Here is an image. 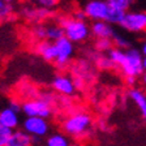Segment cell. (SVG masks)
<instances>
[{"label": "cell", "mask_w": 146, "mask_h": 146, "mask_svg": "<svg viewBox=\"0 0 146 146\" xmlns=\"http://www.w3.org/2000/svg\"><path fill=\"white\" fill-rule=\"evenodd\" d=\"M110 59L121 70L124 76H141L145 69H143V55L137 48H119L113 46L112 48L107 52Z\"/></svg>", "instance_id": "6da1fadb"}, {"label": "cell", "mask_w": 146, "mask_h": 146, "mask_svg": "<svg viewBox=\"0 0 146 146\" xmlns=\"http://www.w3.org/2000/svg\"><path fill=\"white\" fill-rule=\"evenodd\" d=\"M63 131L67 136L81 138L89 133L91 128V117L86 112H74L63 121Z\"/></svg>", "instance_id": "7a4b0ae2"}, {"label": "cell", "mask_w": 146, "mask_h": 146, "mask_svg": "<svg viewBox=\"0 0 146 146\" xmlns=\"http://www.w3.org/2000/svg\"><path fill=\"white\" fill-rule=\"evenodd\" d=\"M60 25L64 27L65 36L73 43L84 42L91 34V27L85 20H78L76 17H61Z\"/></svg>", "instance_id": "3957f363"}, {"label": "cell", "mask_w": 146, "mask_h": 146, "mask_svg": "<svg viewBox=\"0 0 146 146\" xmlns=\"http://www.w3.org/2000/svg\"><path fill=\"white\" fill-rule=\"evenodd\" d=\"M111 9H112V5H110L107 0H91L85 5L84 11L89 20L108 22Z\"/></svg>", "instance_id": "277c9868"}, {"label": "cell", "mask_w": 146, "mask_h": 146, "mask_svg": "<svg viewBox=\"0 0 146 146\" xmlns=\"http://www.w3.org/2000/svg\"><path fill=\"white\" fill-rule=\"evenodd\" d=\"M22 112L25 113V116H40L48 119L52 113L51 103L46 102L42 98L27 99L22 103Z\"/></svg>", "instance_id": "5b68a950"}, {"label": "cell", "mask_w": 146, "mask_h": 146, "mask_svg": "<svg viewBox=\"0 0 146 146\" xmlns=\"http://www.w3.org/2000/svg\"><path fill=\"white\" fill-rule=\"evenodd\" d=\"M123 29L129 33H145L146 31V13L141 11L127 12L120 24Z\"/></svg>", "instance_id": "8992f818"}, {"label": "cell", "mask_w": 146, "mask_h": 146, "mask_svg": "<svg viewBox=\"0 0 146 146\" xmlns=\"http://www.w3.org/2000/svg\"><path fill=\"white\" fill-rule=\"evenodd\" d=\"M22 129L33 137H44L50 131V124L46 117L40 116H26L22 121Z\"/></svg>", "instance_id": "52a82bcc"}, {"label": "cell", "mask_w": 146, "mask_h": 146, "mask_svg": "<svg viewBox=\"0 0 146 146\" xmlns=\"http://www.w3.org/2000/svg\"><path fill=\"white\" fill-rule=\"evenodd\" d=\"M55 46H56V52H58L55 64L59 68H65L74 54V44L67 36H63L55 42Z\"/></svg>", "instance_id": "ba28073f"}, {"label": "cell", "mask_w": 146, "mask_h": 146, "mask_svg": "<svg viewBox=\"0 0 146 146\" xmlns=\"http://www.w3.org/2000/svg\"><path fill=\"white\" fill-rule=\"evenodd\" d=\"M51 86L54 88V90L56 93L61 95H65V97H70V95L74 94L76 88H74V84H73V78L68 76H56L51 82Z\"/></svg>", "instance_id": "9c48e42d"}, {"label": "cell", "mask_w": 146, "mask_h": 146, "mask_svg": "<svg viewBox=\"0 0 146 146\" xmlns=\"http://www.w3.org/2000/svg\"><path fill=\"white\" fill-rule=\"evenodd\" d=\"M35 51H36V54L39 55L42 59H44L46 61H54L55 63L56 56H58L55 42H51V40H48V39L39 40V43H38L35 47Z\"/></svg>", "instance_id": "30bf717a"}, {"label": "cell", "mask_w": 146, "mask_h": 146, "mask_svg": "<svg viewBox=\"0 0 146 146\" xmlns=\"http://www.w3.org/2000/svg\"><path fill=\"white\" fill-rule=\"evenodd\" d=\"M91 34L99 39V38H111L115 35L116 31L113 30L112 24H110L107 21H94L91 25Z\"/></svg>", "instance_id": "8fae6325"}, {"label": "cell", "mask_w": 146, "mask_h": 146, "mask_svg": "<svg viewBox=\"0 0 146 146\" xmlns=\"http://www.w3.org/2000/svg\"><path fill=\"white\" fill-rule=\"evenodd\" d=\"M34 138L24 129H15L7 146H33Z\"/></svg>", "instance_id": "7c38bea8"}, {"label": "cell", "mask_w": 146, "mask_h": 146, "mask_svg": "<svg viewBox=\"0 0 146 146\" xmlns=\"http://www.w3.org/2000/svg\"><path fill=\"white\" fill-rule=\"evenodd\" d=\"M128 95L132 99V102L137 106V108L141 113V117L146 123V93H143L141 89L132 88L128 93Z\"/></svg>", "instance_id": "4fadbf2b"}, {"label": "cell", "mask_w": 146, "mask_h": 146, "mask_svg": "<svg viewBox=\"0 0 146 146\" xmlns=\"http://www.w3.org/2000/svg\"><path fill=\"white\" fill-rule=\"evenodd\" d=\"M0 124H3L4 127H8L11 129H17L18 124H20V119H18V112H16L15 110L11 107L1 110L0 111Z\"/></svg>", "instance_id": "5bb4252c"}, {"label": "cell", "mask_w": 146, "mask_h": 146, "mask_svg": "<svg viewBox=\"0 0 146 146\" xmlns=\"http://www.w3.org/2000/svg\"><path fill=\"white\" fill-rule=\"evenodd\" d=\"M46 146H70L65 133H52L47 137Z\"/></svg>", "instance_id": "9a60e30c"}, {"label": "cell", "mask_w": 146, "mask_h": 146, "mask_svg": "<svg viewBox=\"0 0 146 146\" xmlns=\"http://www.w3.org/2000/svg\"><path fill=\"white\" fill-rule=\"evenodd\" d=\"M65 36V31L61 25H50L47 26V39L51 42H56L60 38Z\"/></svg>", "instance_id": "2e32d148"}, {"label": "cell", "mask_w": 146, "mask_h": 146, "mask_svg": "<svg viewBox=\"0 0 146 146\" xmlns=\"http://www.w3.org/2000/svg\"><path fill=\"white\" fill-rule=\"evenodd\" d=\"M94 61H95V65H97L99 69H112L115 67V64L112 63V60L110 59L108 55H103V52L95 55L94 56Z\"/></svg>", "instance_id": "e0dca14e"}, {"label": "cell", "mask_w": 146, "mask_h": 146, "mask_svg": "<svg viewBox=\"0 0 146 146\" xmlns=\"http://www.w3.org/2000/svg\"><path fill=\"white\" fill-rule=\"evenodd\" d=\"M113 47V42L111 38H99L97 39V43H95V48L99 52H108Z\"/></svg>", "instance_id": "ac0fdd59"}, {"label": "cell", "mask_w": 146, "mask_h": 146, "mask_svg": "<svg viewBox=\"0 0 146 146\" xmlns=\"http://www.w3.org/2000/svg\"><path fill=\"white\" fill-rule=\"evenodd\" d=\"M112 42H113V46L115 47H119V48H129V46H131V42L125 38L124 35H121V34H117L115 33V35L112 36Z\"/></svg>", "instance_id": "d6986e66"}, {"label": "cell", "mask_w": 146, "mask_h": 146, "mask_svg": "<svg viewBox=\"0 0 146 146\" xmlns=\"http://www.w3.org/2000/svg\"><path fill=\"white\" fill-rule=\"evenodd\" d=\"M13 129L8 127H4L3 124H0V146H7L9 138L12 136Z\"/></svg>", "instance_id": "ffe728a7"}, {"label": "cell", "mask_w": 146, "mask_h": 146, "mask_svg": "<svg viewBox=\"0 0 146 146\" xmlns=\"http://www.w3.org/2000/svg\"><path fill=\"white\" fill-rule=\"evenodd\" d=\"M110 3V5L115 7L117 9H121V11H125L127 12L128 9L131 8V5L133 4L134 0H107Z\"/></svg>", "instance_id": "44dd1931"}, {"label": "cell", "mask_w": 146, "mask_h": 146, "mask_svg": "<svg viewBox=\"0 0 146 146\" xmlns=\"http://www.w3.org/2000/svg\"><path fill=\"white\" fill-rule=\"evenodd\" d=\"M12 13V4H8L4 0H0V21L8 18Z\"/></svg>", "instance_id": "7402d4cb"}, {"label": "cell", "mask_w": 146, "mask_h": 146, "mask_svg": "<svg viewBox=\"0 0 146 146\" xmlns=\"http://www.w3.org/2000/svg\"><path fill=\"white\" fill-rule=\"evenodd\" d=\"M33 35L38 40L47 39V26H44V25H36L33 29Z\"/></svg>", "instance_id": "603a6c76"}, {"label": "cell", "mask_w": 146, "mask_h": 146, "mask_svg": "<svg viewBox=\"0 0 146 146\" xmlns=\"http://www.w3.org/2000/svg\"><path fill=\"white\" fill-rule=\"evenodd\" d=\"M60 0H36V3L39 4L42 8H47V9H51L54 7H56L59 4Z\"/></svg>", "instance_id": "cb8c5ba5"}, {"label": "cell", "mask_w": 146, "mask_h": 146, "mask_svg": "<svg viewBox=\"0 0 146 146\" xmlns=\"http://www.w3.org/2000/svg\"><path fill=\"white\" fill-rule=\"evenodd\" d=\"M73 84H74V88H76V90H81L82 88H84V78H82V76H78L77 74L76 77H73Z\"/></svg>", "instance_id": "d4e9b609"}, {"label": "cell", "mask_w": 146, "mask_h": 146, "mask_svg": "<svg viewBox=\"0 0 146 146\" xmlns=\"http://www.w3.org/2000/svg\"><path fill=\"white\" fill-rule=\"evenodd\" d=\"M8 107H11L12 110H15L16 112H20V111H22V104H20V102H17V100H15V99L9 100Z\"/></svg>", "instance_id": "484cf974"}, {"label": "cell", "mask_w": 146, "mask_h": 146, "mask_svg": "<svg viewBox=\"0 0 146 146\" xmlns=\"http://www.w3.org/2000/svg\"><path fill=\"white\" fill-rule=\"evenodd\" d=\"M137 77L134 76H125V84H127L128 86H131V88H134V85H136V81H137Z\"/></svg>", "instance_id": "4316f807"}, {"label": "cell", "mask_w": 146, "mask_h": 146, "mask_svg": "<svg viewBox=\"0 0 146 146\" xmlns=\"http://www.w3.org/2000/svg\"><path fill=\"white\" fill-rule=\"evenodd\" d=\"M73 17H76V18H78V20H86V13H85V11H77L74 15H73Z\"/></svg>", "instance_id": "83f0119b"}, {"label": "cell", "mask_w": 146, "mask_h": 146, "mask_svg": "<svg viewBox=\"0 0 146 146\" xmlns=\"http://www.w3.org/2000/svg\"><path fill=\"white\" fill-rule=\"evenodd\" d=\"M141 52H142L143 56H146V39L142 42V46H141Z\"/></svg>", "instance_id": "f1b7e54d"}, {"label": "cell", "mask_w": 146, "mask_h": 146, "mask_svg": "<svg viewBox=\"0 0 146 146\" xmlns=\"http://www.w3.org/2000/svg\"><path fill=\"white\" fill-rule=\"evenodd\" d=\"M141 81H142V85L146 88V70L142 73V74H141Z\"/></svg>", "instance_id": "f546056e"}, {"label": "cell", "mask_w": 146, "mask_h": 146, "mask_svg": "<svg viewBox=\"0 0 146 146\" xmlns=\"http://www.w3.org/2000/svg\"><path fill=\"white\" fill-rule=\"evenodd\" d=\"M143 69L146 70V56H143Z\"/></svg>", "instance_id": "4dcf8cb0"}, {"label": "cell", "mask_w": 146, "mask_h": 146, "mask_svg": "<svg viewBox=\"0 0 146 146\" xmlns=\"http://www.w3.org/2000/svg\"><path fill=\"white\" fill-rule=\"evenodd\" d=\"M4 1H7L8 4H13V3L16 1V0H4Z\"/></svg>", "instance_id": "1f68e13d"}, {"label": "cell", "mask_w": 146, "mask_h": 146, "mask_svg": "<svg viewBox=\"0 0 146 146\" xmlns=\"http://www.w3.org/2000/svg\"><path fill=\"white\" fill-rule=\"evenodd\" d=\"M70 146H81V145H78V143H70Z\"/></svg>", "instance_id": "d6a6232c"}, {"label": "cell", "mask_w": 146, "mask_h": 146, "mask_svg": "<svg viewBox=\"0 0 146 146\" xmlns=\"http://www.w3.org/2000/svg\"><path fill=\"white\" fill-rule=\"evenodd\" d=\"M25 1H36V0H25Z\"/></svg>", "instance_id": "836d02e7"}]
</instances>
